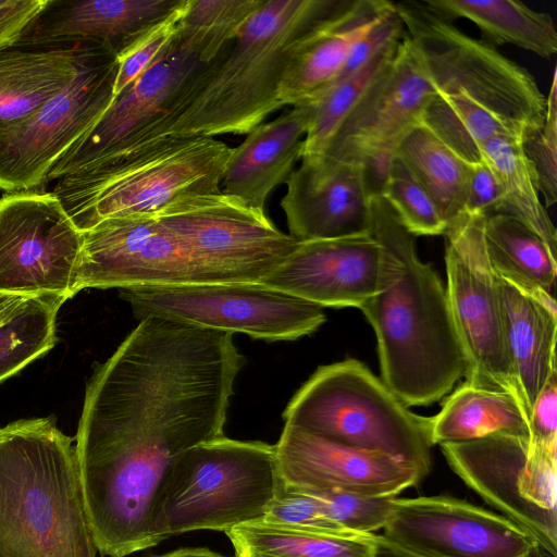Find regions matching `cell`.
<instances>
[{"instance_id":"cell-1","label":"cell","mask_w":557,"mask_h":557,"mask_svg":"<svg viewBox=\"0 0 557 557\" xmlns=\"http://www.w3.org/2000/svg\"><path fill=\"white\" fill-rule=\"evenodd\" d=\"M370 232L381 246V272L360 309L376 335L381 380L407 407L431 405L466 372L446 289L381 196L371 197Z\"/></svg>"},{"instance_id":"cell-2","label":"cell","mask_w":557,"mask_h":557,"mask_svg":"<svg viewBox=\"0 0 557 557\" xmlns=\"http://www.w3.org/2000/svg\"><path fill=\"white\" fill-rule=\"evenodd\" d=\"M395 8L436 90L422 113V125L467 150L497 137L523 141L541 128L546 98L529 71L422 1L395 2Z\"/></svg>"},{"instance_id":"cell-3","label":"cell","mask_w":557,"mask_h":557,"mask_svg":"<svg viewBox=\"0 0 557 557\" xmlns=\"http://www.w3.org/2000/svg\"><path fill=\"white\" fill-rule=\"evenodd\" d=\"M350 0H265L235 39L188 82L139 144L175 136L248 134L283 104L278 89L298 41Z\"/></svg>"},{"instance_id":"cell-4","label":"cell","mask_w":557,"mask_h":557,"mask_svg":"<svg viewBox=\"0 0 557 557\" xmlns=\"http://www.w3.org/2000/svg\"><path fill=\"white\" fill-rule=\"evenodd\" d=\"M0 557H101L85 512L75 438L54 417L0 428Z\"/></svg>"},{"instance_id":"cell-5","label":"cell","mask_w":557,"mask_h":557,"mask_svg":"<svg viewBox=\"0 0 557 557\" xmlns=\"http://www.w3.org/2000/svg\"><path fill=\"white\" fill-rule=\"evenodd\" d=\"M232 148L208 136H168L140 144L57 181L52 194L76 227L154 213L185 195L221 191Z\"/></svg>"},{"instance_id":"cell-6","label":"cell","mask_w":557,"mask_h":557,"mask_svg":"<svg viewBox=\"0 0 557 557\" xmlns=\"http://www.w3.org/2000/svg\"><path fill=\"white\" fill-rule=\"evenodd\" d=\"M275 445L224 435L187 450L173 466L152 525L159 544L190 531L226 532L261 521L282 487Z\"/></svg>"},{"instance_id":"cell-7","label":"cell","mask_w":557,"mask_h":557,"mask_svg":"<svg viewBox=\"0 0 557 557\" xmlns=\"http://www.w3.org/2000/svg\"><path fill=\"white\" fill-rule=\"evenodd\" d=\"M283 418L285 424L396 458L422 479L431 470L429 417L410 411L357 359L319 367Z\"/></svg>"},{"instance_id":"cell-8","label":"cell","mask_w":557,"mask_h":557,"mask_svg":"<svg viewBox=\"0 0 557 557\" xmlns=\"http://www.w3.org/2000/svg\"><path fill=\"white\" fill-rule=\"evenodd\" d=\"M154 214L219 283H260L298 244L265 211L222 191L181 196Z\"/></svg>"},{"instance_id":"cell-9","label":"cell","mask_w":557,"mask_h":557,"mask_svg":"<svg viewBox=\"0 0 557 557\" xmlns=\"http://www.w3.org/2000/svg\"><path fill=\"white\" fill-rule=\"evenodd\" d=\"M119 295L138 321L159 314L267 342L294 341L325 322L322 307L261 283L133 286Z\"/></svg>"},{"instance_id":"cell-10","label":"cell","mask_w":557,"mask_h":557,"mask_svg":"<svg viewBox=\"0 0 557 557\" xmlns=\"http://www.w3.org/2000/svg\"><path fill=\"white\" fill-rule=\"evenodd\" d=\"M440 446L467 486L557 556V450L510 434Z\"/></svg>"},{"instance_id":"cell-11","label":"cell","mask_w":557,"mask_h":557,"mask_svg":"<svg viewBox=\"0 0 557 557\" xmlns=\"http://www.w3.org/2000/svg\"><path fill=\"white\" fill-rule=\"evenodd\" d=\"M117 66L116 53L106 48L64 89L0 129V189L8 194L41 189L55 161L111 106Z\"/></svg>"},{"instance_id":"cell-12","label":"cell","mask_w":557,"mask_h":557,"mask_svg":"<svg viewBox=\"0 0 557 557\" xmlns=\"http://www.w3.org/2000/svg\"><path fill=\"white\" fill-rule=\"evenodd\" d=\"M483 221L484 216L461 213L448 224L444 234L445 289L465 359L466 382L518 395L504 342L497 277L485 251Z\"/></svg>"},{"instance_id":"cell-13","label":"cell","mask_w":557,"mask_h":557,"mask_svg":"<svg viewBox=\"0 0 557 557\" xmlns=\"http://www.w3.org/2000/svg\"><path fill=\"white\" fill-rule=\"evenodd\" d=\"M82 248V232L51 191L0 198V294L72 298Z\"/></svg>"},{"instance_id":"cell-14","label":"cell","mask_w":557,"mask_h":557,"mask_svg":"<svg viewBox=\"0 0 557 557\" xmlns=\"http://www.w3.org/2000/svg\"><path fill=\"white\" fill-rule=\"evenodd\" d=\"M83 234L77 290L219 283L154 213L103 220Z\"/></svg>"},{"instance_id":"cell-15","label":"cell","mask_w":557,"mask_h":557,"mask_svg":"<svg viewBox=\"0 0 557 557\" xmlns=\"http://www.w3.org/2000/svg\"><path fill=\"white\" fill-rule=\"evenodd\" d=\"M382 530L420 557H532L539 546L503 515L449 496L395 497Z\"/></svg>"},{"instance_id":"cell-16","label":"cell","mask_w":557,"mask_h":557,"mask_svg":"<svg viewBox=\"0 0 557 557\" xmlns=\"http://www.w3.org/2000/svg\"><path fill=\"white\" fill-rule=\"evenodd\" d=\"M205 64L175 34L156 61L114 98L100 120L61 154L46 184L137 145L170 112Z\"/></svg>"},{"instance_id":"cell-17","label":"cell","mask_w":557,"mask_h":557,"mask_svg":"<svg viewBox=\"0 0 557 557\" xmlns=\"http://www.w3.org/2000/svg\"><path fill=\"white\" fill-rule=\"evenodd\" d=\"M435 95L423 58L405 32L393 60L343 120L322 154L361 160L394 152Z\"/></svg>"},{"instance_id":"cell-18","label":"cell","mask_w":557,"mask_h":557,"mask_svg":"<svg viewBox=\"0 0 557 557\" xmlns=\"http://www.w3.org/2000/svg\"><path fill=\"white\" fill-rule=\"evenodd\" d=\"M275 454L286 488L397 497L422 480L414 468L388 455L289 424L282 430Z\"/></svg>"},{"instance_id":"cell-19","label":"cell","mask_w":557,"mask_h":557,"mask_svg":"<svg viewBox=\"0 0 557 557\" xmlns=\"http://www.w3.org/2000/svg\"><path fill=\"white\" fill-rule=\"evenodd\" d=\"M285 183L281 207L296 240L370 233L371 195L360 160L302 156Z\"/></svg>"},{"instance_id":"cell-20","label":"cell","mask_w":557,"mask_h":557,"mask_svg":"<svg viewBox=\"0 0 557 557\" xmlns=\"http://www.w3.org/2000/svg\"><path fill=\"white\" fill-rule=\"evenodd\" d=\"M381 246L370 233L298 242L260 283L320 307L361 306L377 289Z\"/></svg>"},{"instance_id":"cell-21","label":"cell","mask_w":557,"mask_h":557,"mask_svg":"<svg viewBox=\"0 0 557 557\" xmlns=\"http://www.w3.org/2000/svg\"><path fill=\"white\" fill-rule=\"evenodd\" d=\"M183 1L48 0L18 42L35 46L99 42L117 54Z\"/></svg>"},{"instance_id":"cell-22","label":"cell","mask_w":557,"mask_h":557,"mask_svg":"<svg viewBox=\"0 0 557 557\" xmlns=\"http://www.w3.org/2000/svg\"><path fill=\"white\" fill-rule=\"evenodd\" d=\"M394 7L387 0H350L308 32L295 47L282 78L278 98L283 107L309 101L331 85L358 38Z\"/></svg>"},{"instance_id":"cell-23","label":"cell","mask_w":557,"mask_h":557,"mask_svg":"<svg viewBox=\"0 0 557 557\" xmlns=\"http://www.w3.org/2000/svg\"><path fill=\"white\" fill-rule=\"evenodd\" d=\"M311 111V104L302 102L252 128L239 146L232 148L221 191L264 211L271 191L287 181L302 156Z\"/></svg>"},{"instance_id":"cell-24","label":"cell","mask_w":557,"mask_h":557,"mask_svg":"<svg viewBox=\"0 0 557 557\" xmlns=\"http://www.w3.org/2000/svg\"><path fill=\"white\" fill-rule=\"evenodd\" d=\"M106 48L99 42L64 46L18 42L1 49L0 129L25 119L64 89Z\"/></svg>"},{"instance_id":"cell-25","label":"cell","mask_w":557,"mask_h":557,"mask_svg":"<svg viewBox=\"0 0 557 557\" xmlns=\"http://www.w3.org/2000/svg\"><path fill=\"white\" fill-rule=\"evenodd\" d=\"M496 277L506 352L518 395L529 416L549 374L557 368V306Z\"/></svg>"},{"instance_id":"cell-26","label":"cell","mask_w":557,"mask_h":557,"mask_svg":"<svg viewBox=\"0 0 557 557\" xmlns=\"http://www.w3.org/2000/svg\"><path fill=\"white\" fill-rule=\"evenodd\" d=\"M428 428L432 446L493 434L530 440L529 416L517 394L467 382L453 391L435 416L429 417Z\"/></svg>"},{"instance_id":"cell-27","label":"cell","mask_w":557,"mask_h":557,"mask_svg":"<svg viewBox=\"0 0 557 557\" xmlns=\"http://www.w3.org/2000/svg\"><path fill=\"white\" fill-rule=\"evenodd\" d=\"M449 22L466 18L476 25L482 41L513 45L549 59L557 53V32L549 14L513 0H421Z\"/></svg>"},{"instance_id":"cell-28","label":"cell","mask_w":557,"mask_h":557,"mask_svg":"<svg viewBox=\"0 0 557 557\" xmlns=\"http://www.w3.org/2000/svg\"><path fill=\"white\" fill-rule=\"evenodd\" d=\"M485 251L496 276L547 302L557 274L556 252L509 214L484 218Z\"/></svg>"},{"instance_id":"cell-29","label":"cell","mask_w":557,"mask_h":557,"mask_svg":"<svg viewBox=\"0 0 557 557\" xmlns=\"http://www.w3.org/2000/svg\"><path fill=\"white\" fill-rule=\"evenodd\" d=\"M394 154L431 195L447 225L463 213L470 163L420 123L398 141Z\"/></svg>"},{"instance_id":"cell-30","label":"cell","mask_w":557,"mask_h":557,"mask_svg":"<svg viewBox=\"0 0 557 557\" xmlns=\"http://www.w3.org/2000/svg\"><path fill=\"white\" fill-rule=\"evenodd\" d=\"M481 154L500 183L504 214L521 221L557 252V231L540 200L536 176L522 149V140L510 137L491 139L482 145Z\"/></svg>"},{"instance_id":"cell-31","label":"cell","mask_w":557,"mask_h":557,"mask_svg":"<svg viewBox=\"0 0 557 557\" xmlns=\"http://www.w3.org/2000/svg\"><path fill=\"white\" fill-rule=\"evenodd\" d=\"M225 534L235 555L253 557H372L376 535L311 533L261 521L237 525Z\"/></svg>"},{"instance_id":"cell-32","label":"cell","mask_w":557,"mask_h":557,"mask_svg":"<svg viewBox=\"0 0 557 557\" xmlns=\"http://www.w3.org/2000/svg\"><path fill=\"white\" fill-rule=\"evenodd\" d=\"M65 300L59 295L27 297L0 323V382L55 345L57 314Z\"/></svg>"},{"instance_id":"cell-33","label":"cell","mask_w":557,"mask_h":557,"mask_svg":"<svg viewBox=\"0 0 557 557\" xmlns=\"http://www.w3.org/2000/svg\"><path fill=\"white\" fill-rule=\"evenodd\" d=\"M400 40L379 52L350 76L333 83L310 99L311 117L304 139L302 156L322 154L336 129L374 78L393 60ZM301 156V157H302Z\"/></svg>"},{"instance_id":"cell-34","label":"cell","mask_w":557,"mask_h":557,"mask_svg":"<svg viewBox=\"0 0 557 557\" xmlns=\"http://www.w3.org/2000/svg\"><path fill=\"white\" fill-rule=\"evenodd\" d=\"M265 0H189L176 36L203 63L214 60Z\"/></svg>"},{"instance_id":"cell-35","label":"cell","mask_w":557,"mask_h":557,"mask_svg":"<svg viewBox=\"0 0 557 557\" xmlns=\"http://www.w3.org/2000/svg\"><path fill=\"white\" fill-rule=\"evenodd\" d=\"M381 197L414 237L444 235L447 223L425 188L394 154Z\"/></svg>"},{"instance_id":"cell-36","label":"cell","mask_w":557,"mask_h":557,"mask_svg":"<svg viewBox=\"0 0 557 557\" xmlns=\"http://www.w3.org/2000/svg\"><path fill=\"white\" fill-rule=\"evenodd\" d=\"M298 491L311 496L327 518L347 531L359 534H372L382 530L395 499L338 491Z\"/></svg>"},{"instance_id":"cell-37","label":"cell","mask_w":557,"mask_h":557,"mask_svg":"<svg viewBox=\"0 0 557 557\" xmlns=\"http://www.w3.org/2000/svg\"><path fill=\"white\" fill-rule=\"evenodd\" d=\"M188 3L189 0H184L178 8L144 29L116 54L119 66L113 88L114 98L135 82L174 38Z\"/></svg>"},{"instance_id":"cell-38","label":"cell","mask_w":557,"mask_h":557,"mask_svg":"<svg viewBox=\"0 0 557 557\" xmlns=\"http://www.w3.org/2000/svg\"><path fill=\"white\" fill-rule=\"evenodd\" d=\"M522 149L534 170L545 208L552 207L557 201V69L546 98L543 125L522 141Z\"/></svg>"},{"instance_id":"cell-39","label":"cell","mask_w":557,"mask_h":557,"mask_svg":"<svg viewBox=\"0 0 557 557\" xmlns=\"http://www.w3.org/2000/svg\"><path fill=\"white\" fill-rule=\"evenodd\" d=\"M261 522L302 532L341 536L364 535L347 531L327 518L318 503L308 494L283 485Z\"/></svg>"},{"instance_id":"cell-40","label":"cell","mask_w":557,"mask_h":557,"mask_svg":"<svg viewBox=\"0 0 557 557\" xmlns=\"http://www.w3.org/2000/svg\"><path fill=\"white\" fill-rule=\"evenodd\" d=\"M405 32L403 20L394 7L391 12L358 38L333 83L342 81L359 71L384 48L401 40Z\"/></svg>"},{"instance_id":"cell-41","label":"cell","mask_w":557,"mask_h":557,"mask_svg":"<svg viewBox=\"0 0 557 557\" xmlns=\"http://www.w3.org/2000/svg\"><path fill=\"white\" fill-rule=\"evenodd\" d=\"M463 213L484 218L505 213L500 183L484 159L469 166Z\"/></svg>"},{"instance_id":"cell-42","label":"cell","mask_w":557,"mask_h":557,"mask_svg":"<svg viewBox=\"0 0 557 557\" xmlns=\"http://www.w3.org/2000/svg\"><path fill=\"white\" fill-rule=\"evenodd\" d=\"M557 368L552 371L529 413L530 444L557 450Z\"/></svg>"},{"instance_id":"cell-43","label":"cell","mask_w":557,"mask_h":557,"mask_svg":"<svg viewBox=\"0 0 557 557\" xmlns=\"http://www.w3.org/2000/svg\"><path fill=\"white\" fill-rule=\"evenodd\" d=\"M48 0H4L0 4V50L16 45Z\"/></svg>"},{"instance_id":"cell-44","label":"cell","mask_w":557,"mask_h":557,"mask_svg":"<svg viewBox=\"0 0 557 557\" xmlns=\"http://www.w3.org/2000/svg\"><path fill=\"white\" fill-rule=\"evenodd\" d=\"M372 557H420L410 552H407L389 541H387L382 535H375L374 539V548L372 553Z\"/></svg>"},{"instance_id":"cell-45","label":"cell","mask_w":557,"mask_h":557,"mask_svg":"<svg viewBox=\"0 0 557 557\" xmlns=\"http://www.w3.org/2000/svg\"><path fill=\"white\" fill-rule=\"evenodd\" d=\"M153 557H223L221 554L206 547L178 548Z\"/></svg>"},{"instance_id":"cell-46","label":"cell","mask_w":557,"mask_h":557,"mask_svg":"<svg viewBox=\"0 0 557 557\" xmlns=\"http://www.w3.org/2000/svg\"><path fill=\"white\" fill-rule=\"evenodd\" d=\"M27 297L0 294V323L10 317Z\"/></svg>"},{"instance_id":"cell-47","label":"cell","mask_w":557,"mask_h":557,"mask_svg":"<svg viewBox=\"0 0 557 557\" xmlns=\"http://www.w3.org/2000/svg\"><path fill=\"white\" fill-rule=\"evenodd\" d=\"M532 557H557L548 553L547 550L543 549L542 547L537 546L532 555Z\"/></svg>"},{"instance_id":"cell-48","label":"cell","mask_w":557,"mask_h":557,"mask_svg":"<svg viewBox=\"0 0 557 557\" xmlns=\"http://www.w3.org/2000/svg\"><path fill=\"white\" fill-rule=\"evenodd\" d=\"M235 557H253V556H240V555H235Z\"/></svg>"},{"instance_id":"cell-49","label":"cell","mask_w":557,"mask_h":557,"mask_svg":"<svg viewBox=\"0 0 557 557\" xmlns=\"http://www.w3.org/2000/svg\"><path fill=\"white\" fill-rule=\"evenodd\" d=\"M4 2V0H0V4H2Z\"/></svg>"}]
</instances>
